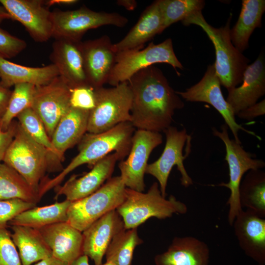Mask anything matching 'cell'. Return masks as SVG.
<instances>
[{
  "label": "cell",
  "instance_id": "6da1fadb",
  "mask_svg": "<svg viewBox=\"0 0 265 265\" xmlns=\"http://www.w3.org/2000/svg\"><path fill=\"white\" fill-rule=\"evenodd\" d=\"M132 92L131 123L137 129L160 132L171 126L176 110L185 104L158 67L152 65L128 81Z\"/></svg>",
  "mask_w": 265,
  "mask_h": 265
},
{
  "label": "cell",
  "instance_id": "7a4b0ae2",
  "mask_svg": "<svg viewBox=\"0 0 265 265\" xmlns=\"http://www.w3.org/2000/svg\"><path fill=\"white\" fill-rule=\"evenodd\" d=\"M135 128L130 122L120 123L106 132L87 133L79 142V153L55 177L40 184L38 195L41 199L48 191L60 185L65 177L79 166L87 164L91 168L112 152L122 160L128 155Z\"/></svg>",
  "mask_w": 265,
  "mask_h": 265
},
{
  "label": "cell",
  "instance_id": "3957f363",
  "mask_svg": "<svg viewBox=\"0 0 265 265\" xmlns=\"http://www.w3.org/2000/svg\"><path fill=\"white\" fill-rule=\"evenodd\" d=\"M231 19V14L225 26L215 28L207 23L202 11H199L182 21L184 26L193 24L201 27L212 41L215 51V61L213 63L215 73L221 85L227 90L242 82L243 73L250 62L231 42L230 35Z\"/></svg>",
  "mask_w": 265,
  "mask_h": 265
},
{
  "label": "cell",
  "instance_id": "277c9868",
  "mask_svg": "<svg viewBox=\"0 0 265 265\" xmlns=\"http://www.w3.org/2000/svg\"><path fill=\"white\" fill-rule=\"evenodd\" d=\"M122 218L125 228H137L151 217L164 219L174 214H185V203L171 195H162L158 182H154L146 193L126 187L124 202L116 209Z\"/></svg>",
  "mask_w": 265,
  "mask_h": 265
},
{
  "label": "cell",
  "instance_id": "5b68a950",
  "mask_svg": "<svg viewBox=\"0 0 265 265\" xmlns=\"http://www.w3.org/2000/svg\"><path fill=\"white\" fill-rule=\"evenodd\" d=\"M53 159H54L50 152L31 137L17 122L14 137L3 162L16 171L38 193L45 172L52 170Z\"/></svg>",
  "mask_w": 265,
  "mask_h": 265
},
{
  "label": "cell",
  "instance_id": "8992f818",
  "mask_svg": "<svg viewBox=\"0 0 265 265\" xmlns=\"http://www.w3.org/2000/svg\"><path fill=\"white\" fill-rule=\"evenodd\" d=\"M126 189L120 176L110 178L92 194L71 202L67 222L82 232L106 213L116 210L125 200Z\"/></svg>",
  "mask_w": 265,
  "mask_h": 265
},
{
  "label": "cell",
  "instance_id": "52a82bcc",
  "mask_svg": "<svg viewBox=\"0 0 265 265\" xmlns=\"http://www.w3.org/2000/svg\"><path fill=\"white\" fill-rule=\"evenodd\" d=\"M95 106L90 111L87 132L98 133L130 122L132 92L128 81L112 88L95 89Z\"/></svg>",
  "mask_w": 265,
  "mask_h": 265
},
{
  "label": "cell",
  "instance_id": "ba28073f",
  "mask_svg": "<svg viewBox=\"0 0 265 265\" xmlns=\"http://www.w3.org/2000/svg\"><path fill=\"white\" fill-rule=\"evenodd\" d=\"M158 63H165L177 69H183L174 51L171 38L155 44L150 42L145 48L134 49L116 53V63L107 83L115 86L128 81L138 71Z\"/></svg>",
  "mask_w": 265,
  "mask_h": 265
},
{
  "label": "cell",
  "instance_id": "9c48e42d",
  "mask_svg": "<svg viewBox=\"0 0 265 265\" xmlns=\"http://www.w3.org/2000/svg\"><path fill=\"white\" fill-rule=\"evenodd\" d=\"M228 127L226 124L221 126V131L212 128V134L218 137L225 146V160L229 171V181L218 186H224L230 191L227 204L229 206L228 221L232 226L238 213L242 210L239 199V188L243 175L250 170L261 169L265 166L262 159L255 158V155L245 151L240 144L230 138Z\"/></svg>",
  "mask_w": 265,
  "mask_h": 265
},
{
  "label": "cell",
  "instance_id": "30bf717a",
  "mask_svg": "<svg viewBox=\"0 0 265 265\" xmlns=\"http://www.w3.org/2000/svg\"><path fill=\"white\" fill-rule=\"evenodd\" d=\"M51 19L52 37L76 41H81L90 29L106 25L123 27L128 22L118 13L96 12L85 6L73 10L55 9L52 12Z\"/></svg>",
  "mask_w": 265,
  "mask_h": 265
},
{
  "label": "cell",
  "instance_id": "8fae6325",
  "mask_svg": "<svg viewBox=\"0 0 265 265\" xmlns=\"http://www.w3.org/2000/svg\"><path fill=\"white\" fill-rule=\"evenodd\" d=\"M166 143L163 151L159 158L154 162L148 164L145 173L154 177L158 181L162 195L166 197V188L171 171L175 165L180 172L181 183L186 187L193 185L192 179L185 168L184 161L190 151L183 154V149L191 135L187 133L185 128L179 130L176 127L170 126L165 129Z\"/></svg>",
  "mask_w": 265,
  "mask_h": 265
},
{
  "label": "cell",
  "instance_id": "7c38bea8",
  "mask_svg": "<svg viewBox=\"0 0 265 265\" xmlns=\"http://www.w3.org/2000/svg\"><path fill=\"white\" fill-rule=\"evenodd\" d=\"M220 85L213 64L208 66L204 76L198 83L187 88L185 91H176V93L186 101L204 102L212 106L222 116L237 143L241 144L238 134L239 130L260 138L254 132L246 130L236 122V115L224 99Z\"/></svg>",
  "mask_w": 265,
  "mask_h": 265
},
{
  "label": "cell",
  "instance_id": "4fadbf2b",
  "mask_svg": "<svg viewBox=\"0 0 265 265\" xmlns=\"http://www.w3.org/2000/svg\"><path fill=\"white\" fill-rule=\"evenodd\" d=\"M162 143L160 132L140 129L134 131L128 158L118 165L126 187L139 192L144 190V174L149 158L153 150Z\"/></svg>",
  "mask_w": 265,
  "mask_h": 265
},
{
  "label": "cell",
  "instance_id": "5bb4252c",
  "mask_svg": "<svg viewBox=\"0 0 265 265\" xmlns=\"http://www.w3.org/2000/svg\"><path fill=\"white\" fill-rule=\"evenodd\" d=\"M70 90L59 76L47 84L35 86L31 108L43 122L51 140L58 123L71 107Z\"/></svg>",
  "mask_w": 265,
  "mask_h": 265
},
{
  "label": "cell",
  "instance_id": "9a60e30c",
  "mask_svg": "<svg viewBox=\"0 0 265 265\" xmlns=\"http://www.w3.org/2000/svg\"><path fill=\"white\" fill-rule=\"evenodd\" d=\"M11 19L20 22L36 42L52 37L51 13L42 0H0Z\"/></svg>",
  "mask_w": 265,
  "mask_h": 265
},
{
  "label": "cell",
  "instance_id": "2e32d148",
  "mask_svg": "<svg viewBox=\"0 0 265 265\" xmlns=\"http://www.w3.org/2000/svg\"><path fill=\"white\" fill-rule=\"evenodd\" d=\"M83 68L88 85L94 89L107 83L116 63V53L113 49L109 37L82 42Z\"/></svg>",
  "mask_w": 265,
  "mask_h": 265
},
{
  "label": "cell",
  "instance_id": "e0dca14e",
  "mask_svg": "<svg viewBox=\"0 0 265 265\" xmlns=\"http://www.w3.org/2000/svg\"><path fill=\"white\" fill-rule=\"evenodd\" d=\"M120 160L119 156L113 153L106 156L92 167L91 170L80 178L72 176L63 185L55 188V199L61 195L65 200L75 201L92 194L111 177L116 162Z\"/></svg>",
  "mask_w": 265,
  "mask_h": 265
},
{
  "label": "cell",
  "instance_id": "ac0fdd59",
  "mask_svg": "<svg viewBox=\"0 0 265 265\" xmlns=\"http://www.w3.org/2000/svg\"><path fill=\"white\" fill-rule=\"evenodd\" d=\"M124 229L123 220L116 210L107 212L82 232V255L90 258L94 265H101L112 239Z\"/></svg>",
  "mask_w": 265,
  "mask_h": 265
},
{
  "label": "cell",
  "instance_id": "d6986e66",
  "mask_svg": "<svg viewBox=\"0 0 265 265\" xmlns=\"http://www.w3.org/2000/svg\"><path fill=\"white\" fill-rule=\"evenodd\" d=\"M81 41L56 39L50 58L59 76L71 89L88 85L83 68Z\"/></svg>",
  "mask_w": 265,
  "mask_h": 265
},
{
  "label": "cell",
  "instance_id": "ffe728a7",
  "mask_svg": "<svg viewBox=\"0 0 265 265\" xmlns=\"http://www.w3.org/2000/svg\"><path fill=\"white\" fill-rule=\"evenodd\" d=\"M242 82L239 86L228 90L226 100L235 115L257 103L265 94V64L263 53L247 66Z\"/></svg>",
  "mask_w": 265,
  "mask_h": 265
},
{
  "label": "cell",
  "instance_id": "44dd1931",
  "mask_svg": "<svg viewBox=\"0 0 265 265\" xmlns=\"http://www.w3.org/2000/svg\"><path fill=\"white\" fill-rule=\"evenodd\" d=\"M233 225L240 248L259 264L265 263V219L252 212L241 210Z\"/></svg>",
  "mask_w": 265,
  "mask_h": 265
},
{
  "label": "cell",
  "instance_id": "7402d4cb",
  "mask_svg": "<svg viewBox=\"0 0 265 265\" xmlns=\"http://www.w3.org/2000/svg\"><path fill=\"white\" fill-rule=\"evenodd\" d=\"M52 251V256L71 265L82 255V234L68 222L54 223L38 229Z\"/></svg>",
  "mask_w": 265,
  "mask_h": 265
},
{
  "label": "cell",
  "instance_id": "603a6c76",
  "mask_svg": "<svg viewBox=\"0 0 265 265\" xmlns=\"http://www.w3.org/2000/svg\"><path fill=\"white\" fill-rule=\"evenodd\" d=\"M210 250L191 236L175 237L167 249L155 257L156 265H209Z\"/></svg>",
  "mask_w": 265,
  "mask_h": 265
},
{
  "label": "cell",
  "instance_id": "cb8c5ba5",
  "mask_svg": "<svg viewBox=\"0 0 265 265\" xmlns=\"http://www.w3.org/2000/svg\"><path fill=\"white\" fill-rule=\"evenodd\" d=\"M162 16L159 0L154 1L142 13L136 24L119 42L113 44L115 53L143 48L144 44L162 32Z\"/></svg>",
  "mask_w": 265,
  "mask_h": 265
},
{
  "label": "cell",
  "instance_id": "d4e9b609",
  "mask_svg": "<svg viewBox=\"0 0 265 265\" xmlns=\"http://www.w3.org/2000/svg\"><path fill=\"white\" fill-rule=\"evenodd\" d=\"M89 112L71 106L58 123L51 141L60 161L65 152L79 143L87 132Z\"/></svg>",
  "mask_w": 265,
  "mask_h": 265
},
{
  "label": "cell",
  "instance_id": "484cf974",
  "mask_svg": "<svg viewBox=\"0 0 265 265\" xmlns=\"http://www.w3.org/2000/svg\"><path fill=\"white\" fill-rule=\"evenodd\" d=\"M58 76L56 67L52 63L41 67H28L10 62L0 55V82L6 88L19 83L44 85Z\"/></svg>",
  "mask_w": 265,
  "mask_h": 265
},
{
  "label": "cell",
  "instance_id": "4316f807",
  "mask_svg": "<svg viewBox=\"0 0 265 265\" xmlns=\"http://www.w3.org/2000/svg\"><path fill=\"white\" fill-rule=\"evenodd\" d=\"M12 239L22 265H31L52 255L39 230L24 226H10Z\"/></svg>",
  "mask_w": 265,
  "mask_h": 265
},
{
  "label": "cell",
  "instance_id": "83f0119b",
  "mask_svg": "<svg viewBox=\"0 0 265 265\" xmlns=\"http://www.w3.org/2000/svg\"><path fill=\"white\" fill-rule=\"evenodd\" d=\"M265 11V0H242L238 21L230 32L232 44L241 53L248 47L249 39L254 29L261 26Z\"/></svg>",
  "mask_w": 265,
  "mask_h": 265
},
{
  "label": "cell",
  "instance_id": "f1b7e54d",
  "mask_svg": "<svg viewBox=\"0 0 265 265\" xmlns=\"http://www.w3.org/2000/svg\"><path fill=\"white\" fill-rule=\"evenodd\" d=\"M71 202L67 200L51 205L34 207L15 216L10 226H24L39 229L54 223L67 222V211Z\"/></svg>",
  "mask_w": 265,
  "mask_h": 265
},
{
  "label": "cell",
  "instance_id": "f546056e",
  "mask_svg": "<svg viewBox=\"0 0 265 265\" xmlns=\"http://www.w3.org/2000/svg\"><path fill=\"white\" fill-rule=\"evenodd\" d=\"M239 199L244 207L258 216L265 217V172L261 169L250 170L241 180Z\"/></svg>",
  "mask_w": 265,
  "mask_h": 265
},
{
  "label": "cell",
  "instance_id": "4dcf8cb0",
  "mask_svg": "<svg viewBox=\"0 0 265 265\" xmlns=\"http://www.w3.org/2000/svg\"><path fill=\"white\" fill-rule=\"evenodd\" d=\"M19 199L36 204L39 201L35 191L14 169L0 162V200Z\"/></svg>",
  "mask_w": 265,
  "mask_h": 265
},
{
  "label": "cell",
  "instance_id": "1f68e13d",
  "mask_svg": "<svg viewBox=\"0 0 265 265\" xmlns=\"http://www.w3.org/2000/svg\"><path fill=\"white\" fill-rule=\"evenodd\" d=\"M142 243L137 228L123 229L109 243L105 253L106 262L114 265H132L134 250Z\"/></svg>",
  "mask_w": 265,
  "mask_h": 265
},
{
  "label": "cell",
  "instance_id": "d6a6232c",
  "mask_svg": "<svg viewBox=\"0 0 265 265\" xmlns=\"http://www.w3.org/2000/svg\"><path fill=\"white\" fill-rule=\"evenodd\" d=\"M159 3L162 16V32L172 24L202 11L205 4L203 0H159Z\"/></svg>",
  "mask_w": 265,
  "mask_h": 265
},
{
  "label": "cell",
  "instance_id": "836d02e7",
  "mask_svg": "<svg viewBox=\"0 0 265 265\" xmlns=\"http://www.w3.org/2000/svg\"><path fill=\"white\" fill-rule=\"evenodd\" d=\"M35 88V85L29 83L14 85L6 109L0 118V130L6 131L15 117L25 109L31 107Z\"/></svg>",
  "mask_w": 265,
  "mask_h": 265
},
{
  "label": "cell",
  "instance_id": "e575fe53",
  "mask_svg": "<svg viewBox=\"0 0 265 265\" xmlns=\"http://www.w3.org/2000/svg\"><path fill=\"white\" fill-rule=\"evenodd\" d=\"M18 123L27 133L36 142L46 148L56 160L59 159L45 126L36 113L28 107L17 116Z\"/></svg>",
  "mask_w": 265,
  "mask_h": 265
},
{
  "label": "cell",
  "instance_id": "d590c367",
  "mask_svg": "<svg viewBox=\"0 0 265 265\" xmlns=\"http://www.w3.org/2000/svg\"><path fill=\"white\" fill-rule=\"evenodd\" d=\"M0 265H22L11 232L7 228H0Z\"/></svg>",
  "mask_w": 265,
  "mask_h": 265
},
{
  "label": "cell",
  "instance_id": "8d00e7d4",
  "mask_svg": "<svg viewBox=\"0 0 265 265\" xmlns=\"http://www.w3.org/2000/svg\"><path fill=\"white\" fill-rule=\"evenodd\" d=\"M36 206V204L19 199L0 200V228H7L8 223L15 216Z\"/></svg>",
  "mask_w": 265,
  "mask_h": 265
},
{
  "label": "cell",
  "instance_id": "74e56055",
  "mask_svg": "<svg viewBox=\"0 0 265 265\" xmlns=\"http://www.w3.org/2000/svg\"><path fill=\"white\" fill-rule=\"evenodd\" d=\"M70 103L71 107L90 111L95 106V89L88 85L71 89Z\"/></svg>",
  "mask_w": 265,
  "mask_h": 265
},
{
  "label": "cell",
  "instance_id": "f35d334b",
  "mask_svg": "<svg viewBox=\"0 0 265 265\" xmlns=\"http://www.w3.org/2000/svg\"><path fill=\"white\" fill-rule=\"evenodd\" d=\"M26 42L13 36L0 27V55L7 59L14 57L26 47Z\"/></svg>",
  "mask_w": 265,
  "mask_h": 265
},
{
  "label": "cell",
  "instance_id": "ab89813d",
  "mask_svg": "<svg viewBox=\"0 0 265 265\" xmlns=\"http://www.w3.org/2000/svg\"><path fill=\"white\" fill-rule=\"evenodd\" d=\"M17 124V122L13 121L6 131L0 129V162L3 161L5 153L14 137Z\"/></svg>",
  "mask_w": 265,
  "mask_h": 265
},
{
  "label": "cell",
  "instance_id": "60d3db41",
  "mask_svg": "<svg viewBox=\"0 0 265 265\" xmlns=\"http://www.w3.org/2000/svg\"><path fill=\"white\" fill-rule=\"evenodd\" d=\"M265 113V99L239 111L237 115L240 119L251 120Z\"/></svg>",
  "mask_w": 265,
  "mask_h": 265
},
{
  "label": "cell",
  "instance_id": "b9f144b4",
  "mask_svg": "<svg viewBox=\"0 0 265 265\" xmlns=\"http://www.w3.org/2000/svg\"><path fill=\"white\" fill-rule=\"evenodd\" d=\"M12 92L9 88L3 86L0 82V118L6 109Z\"/></svg>",
  "mask_w": 265,
  "mask_h": 265
},
{
  "label": "cell",
  "instance_id": "7bdbcfd3",
  "mask_svg": "<svg viewBox=\"0 0 265 265\" xmlns=\"http://www.w3.org/2000/svg\"><path fill=\"white\" fill-rule=\"evenodd\" d=\"M34 265H66L63 262L53 256L38 262Z\"/></svg>",
  "mask_w": 265,
  "mask_h": 265
},
{
  "label": "cell",
  "instance_id": "ee69618b",
  "mask_svg": "<svg viewBox=\"0 0 265 265\" xmlns=\"http://www.w3.org/2000/svg\"><path fill=\"white\" fill-rule=\"evenodd\" d=\"M117 3L129 11L133 10L137 6V2L134 0H119Z\"/></svg>",
  "mask_w": 265,
  "mask_h": 265
},
{
  "label": "cell",
  "instance_id": "f6af8a7d",
  "mask_svg": "<svg viewBox=\"0 0 265 265\" xmlns=\"http://www.w3.org/2000/svg\"><path fill=\"white\" fill-rule=\"evenodd\" d=\"M78 2L77 0H50L46 1V4L49 7L53 4L71 5Z\"/></svg>",
  "mask_w": 265,
  "mask_h": 265
},
{
  "label": "cell",
  "instance_id": "bcb514c9",
  "mask_svg": "<svg viewBox=\"0 0 265 265\" xmlns=\"http://www.w3.org/2000/svg\"><path fill=\"white\" fill-rule=\"evenodd\" d=\"M71 265H90L88 257L84 255H81L75 260Z\"/></svg>",
  "mask_w": 265,
  "mask_h": 265
},
{
  "label": "cell",
  "instance_id": "7dc6e473",
  "mask_svg": "<svg viewBox=\"0 0 265 265\" xmlns=\"http://www.w3.org/2000/svg\"><path fill=\"white\" fill-rule=\"evenodd\" d=\"M11 19V17L6 9L2 5H0V24L4 20Z\"/></svg>",
  "mask_w": 265,
  "mask_h": 265
},
{
  "label": "cell",
  "instance_id": "c3c4849f",
  "mask_svg": "<svg viewBox=\"0 0 265 265\" xmlns=\"http://www.w3.org/2000/svg\"><path fill=\"white\" fill-rule=\"evenodd\" d=\"M101 265H114L110 262H106L105 263L102 264Z\"/></svg>",
  "mask_w": 265,
  "mask_h": 265
}]
</instances>
